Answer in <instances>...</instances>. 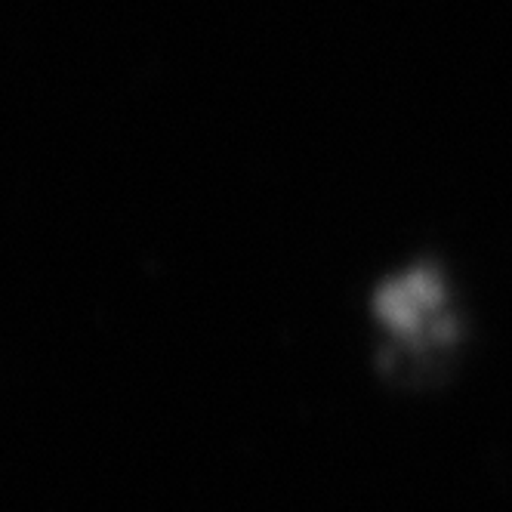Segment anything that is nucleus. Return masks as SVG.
Masks as SVG:
<instances>
[{
  "label": "nucleus",
  "mask_w": 512,
  "mask_h": 512,
  "mask_svg": "<svg viewBox=\"0 0 512 512\" xmlns=\"http://www.w3.org/2000/svg\"><path fill=\"white\" fill-rule=\"evenodd\" d=\"M435 300H438V284L420 272V275H408L405 281H395L389 290H383L380 309L395 327L411 331V327L423 321L429 306H435Z\"/></svg>",
  "instance_id": "nucleus-1"
}]
</instances>
